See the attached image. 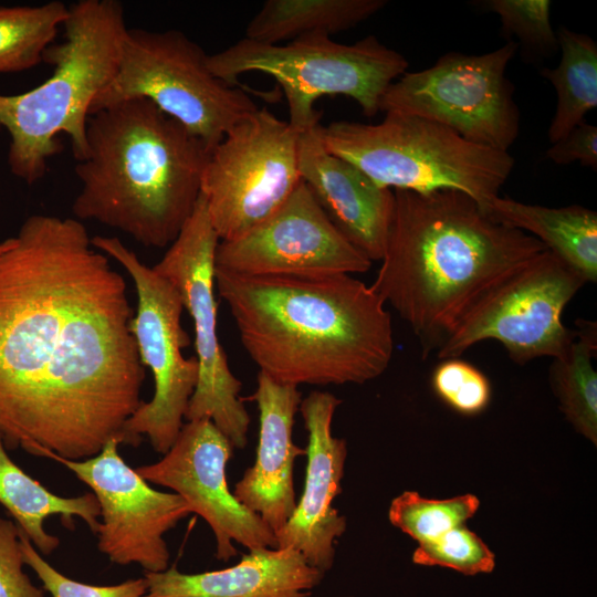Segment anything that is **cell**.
<instances>
[{
    "label": "cell",
    "instance_id": "cell-22",
    "mask_svg": "<svg viewBox=\"0 0 597 597\" xmlns=\"http://www.w3.org/2000/svg\"><path fill=\"white\" fill-rule=\"evenodd\" d=\"M0 504L14 519L21 532L42 554L49 555L60 545V540L48 533L44 521L60 515L63 524L74 528L73 517L82 519L97 534L101 509L93 492L75 498H63L49 491L42 483L27 474L7 452L0 436Z\"/></svg>",
    "mask_w": 597,
    "mask_h": 597
},
{
    "label": "cell",
    "instance_id": "cell-8",
    "mask_svg": "<svg viewBox=\"0 0 597 597\" xmlns=\"http://www.w3.org/2000/svg\"><path fill=\"white\" fill-rule=\"evenodd\" d=\"M133 98H145L212 149L259 107L241 86L218 78L208 54L178 30L127 29L111 82L90 115Z\"/></svg>",
    "mask_w": 597,
    "mask_h": 597
},
{
    "label": "cell",
    "instance_id": "cell-35",
    "mask_svg": "<svg viewBox=\"0 0 597 597\" xmlns=\"http://www.w3.org/2000/svg\"><path fill=\"white\" fill-rule=\"evenodd\" d=\"M343 597H352V596H343Z\"/></svg>",
    "mask_w": 597,
    "mask_h": 597
},
{
    "label": "cell",
    "instance_id": "cell-15",
    "mask_svg": "<svg viewBox=\"0 0 597 597\" xmlns=\"http://www.w3.org/2000/svg\"><path fill=\"white\" fill-rule=\"evenodd\" d=\"M370 265L303 181L271 217L240 238L219 241L214 253L216 270L253 276L352 275Z\"/></svg>",
    "mask_w": 597,
    "mask_h": 597
},
{
    "label": "cell",
    "instance_id": "cell-31",
    "mask_svg": "<svg viewBox=\"0 0 597 597\" xmlns=\"http://www.w3.org/2000/svg\"><path fill=\"white\" fill-rule=\"evenodd\" d=\"M20 544L25 565L35 572L52 597H143L147 591L144 577L111 586H94L73 580L52 567L21 530Z\"/></svg>",
    "mask_w": 597,
    "mask_h": 597
},
{
    "label": "cell",
    "instance_id": "cell-17",
    "mask_svg": "<svg viewBox=\"0 0 597 597\" xmlns=\"http://www.w3.org/2000/svg\"><path fill=\"white\" fill-rule=\"evenodd\" d=\"M342 400L328 391L313 390L298 411L307 432L304 489L293 514L275 533L277 547H291L321 573L335 561L337 540L345 533L346 517L333 506L342 493L347 444L332 432L334 413Z\"/></svg>",
    "mask_w": 597,
    "mask_h": 597
},
{
    "label": "cell",
    "instance_id": "cell-33",
    "mask_svg": "<svg viewBox=\"0 0 597 597\" xmlns=\"http://www.w3.org/2000/svg\"><path fill=\"white\" fill-rule=\"evenodd\" d=\"M546 157L557 165H568L576 160L582 166L597 168V127L582 123L566 136L552 144Z\"/></svg>",
    "mask_w": 597,
    "mask_h": 597
},
{
    "label": "cell",
    "instance_id": "cell-19",
    "mask_svg": "<svg viewBox=\"0 0 597 597\" xmlns=\"http://www.w3.org/2000/svg\"><path fill=\"white\" fill-rule=\"evenodd\" d=\"M259 409V442L253 465L234 484L238 501L274 532L289 521L296 506L294 461L306 450L293 441V426L302 394L259 371L250 397Z\"/></svg>",
    "mask_w": 597,
    "mask_h": 597
},
{
    "label": "cell",
    "instance_id": "cell-23",
    "mask_svg": "<svg viewBox=\"0 0 597 597\" xmlns=\"http://www.w3.org/2000/svg\"><path fill=\"white\" fill-rule=\"evenodd\" d=\"M385 0H266L245 28L249 40L281 44L285 40L346 31L377 13Z\"/></svg>",
    "mask_w": 597,
    "mask_h": 597
},
{
    "label": "cell",
    "instance_id": "cell-25",
    "mask_svg": "<svg viewBox=\"0 0 597 597\" xmlns=\"http://www.w3.org/2000/svg\"><path fill=\"white\" fill-rule=\"evenodd\" d=\"M597 350V325L579 321L565 354L553 359L551 379L561 408L575 430L596 444L597 375L593 356Z\"/></svg>",
    "mask_w": 597,
    "mask_h": 597
},
{
    "label": "cell",
    "instance_id": "cell-12",
    "mask_svg": "<svg viewBox=\"0 0 597 597\" xmlns=\"http://www.w3.org/2000/svg\"><path fill=\"white\" fill-rule=\"evenodd\" d=\"M219 241L200 193L192 214L153 269L178 291L193 324L199 375L185 420H212L233 449L242 450L250 416L240 397L241 381L230 369L217 331L214 253Z\"/></svg>",
    "mask_w": 597,
    "mask_h": 597
},
{
    "label": "cell",
    "instance_id": "cell-21",
    "mask_svg": "<svg viewBox=\"0 0 597 597\" xmlns=\"http://www.w3.org/2000/svg\"><path fill=\"white\" fill-rule=\"evenodd\" d=\"M482 210L492 220L536 238L585 283L596 282V211L577 205L562 208L527 205L500 196Z\"/></svg>",
    "mask_w": 597,
    "mask_h": 597
},
{
    "label": "cell",
    "instance_id": "cell-27",
    "mask_svg": "<svg viewBox=\"0 0 597 597\" xmlns=\"http://www.w3.org/2000/svg\"><path fill=\"white\" fill-rule=\"evenodd\" d=\"M479 506L480 501L473 494L436 500L406 491L391 501L388 517L394 526L420 544L464 525Z\"/></svg>",
    "mask_w": 597,
    "mask_h": 597
},
{
    "label": "cell",
    "instance_id": "cell-24",
    "mask_svg": "<svg viewBox=\"0 0 597 597\" xmlns=\"http://www.w3.org/2000/svg\"><path fill=\"white\" fill-rule=\"evenodd\" d=\"M561 62L555 69H542L541 75L556 91L557 104L548 127L553 144L585 122L597 106V44L584 33L562 27L557 31Z\"/></svg>",
    "mask_w": 597,
    "mask_h": 597
},
{
    "label": "cell",
    "instance_id": "cell-1",
    "mask_svg": "<svg viewBox=\"0 0 597 597\" xmlns=\"http://www.w3.org/2000/svg\"><path fill=\"white\" fill-rule=\"evenodd\" d=\"M124 276L75 218L33 214L0 253V436L7 450L86 460L143 404Z\"/></svg>",
    "mask_w": 597,
    "mask_h": 597
},
{
    "label": "cell",
    "instance_id": "cell-6",
    "mask_svg": "<svg viewBox=\"0 0 597 597\" xmlns=\"http://www.w3.org/2000/svg\"><path fill=\"white\" fill-rule=\"evenodd\" d=\"M325 148L378 185L415 192L457 190L483 209L514 167L507 153L467 140L437 122L387 112L379 124L337 121L321 125Z\"/></svg>",
    "mask_w": 597,
    "mask_h": 597
},
{
    "label": "cell",
    "instance_id": "cell-16",
    "mask_svg": "<svg viewBox=\"0 0 597 597\" xmlns=\"http://www.w3.org/2000/svg\"><path fill=\"white\" fill-rule=\"evenodd\" d=\"M233 450L212 420L202 418L184 423L163 459L135 469L147 482L171 489L208 523L216 557L223 562L238 554L233 542L248 549L277 547L274 532L229 490L227 464Z\"/></svg>",
    "mask_w": 597,
    "mask_h": 597
},
{
    "label": "cell",
    "instance_id": "cell-18",
    "mask_svg": "<svg viewBox=\"0 0 597 597\" xmlns=\"http://www.w3.org/2000/svg\"><path fill=\"white\" fill-rule=\"evenodd\" d=\"M298 170L333 224L371 262L381 260L394 212V191L331 154L321 124L298 137Z\"/></svg>",
    "mask_w": 597,
    "mask_h": 597
},
{
    "label": "cell",
    "instance_id": "cell-11",
    "mask_svg": "<svg viewBox=\"0 0 597 597\" xmlns=\"http://www.w3.org/2000/svg\"><path fill=\"white\" fill-rule=\"evenodd\" d=\"M517 46L510 41L480 55L449 52L428 69L406 72L388 86L379 112L417 115L507 151L520 129L514 85L505 74Z\"/></svg>",
    "mask_w": 597,
    "mask_h": 597
},
{
    "label": "cell",
    "instance_id": "cell-30",
    "mask_svg": "<svg viewBox=\"0 0 597 597\" xmlns=\"http://www.w3.org/2000/svg\"><path fill=\"white\" fill-rule=\"evenodd\" d=\"M436 394L462 415L483 411L491 398L488 378L473 365L459 358L443 359L432 374Z\"/></svg>",
    "mask_w": 597,
    "mask_h": 597
},
{
    "label": "cell",
    "instance_id": "cell-13",
    "mask_svg": "<svg viewBox=\"0 0 597 597\" xmlns=\"http://www.w3.org/2000/svg\"><path fill=\"white\" fill-rule=\"evenodd\" d=\"M584 284L575 271L545 250L493 286L437 355L442 360L459 358L473 345L495 339L521 365L537 357L559 358L573 338L562 313Z\"/></svg>",
    "mask_w": 597,
    "mask_h": 597
},
{
    "label": "cell",
    "instance_id": "cell-20",
    "mask_svg": "<svg viewBox=\"0 0 597 597\" xmlns=\"http://www.w3.org/2000/svg\"><path fill=\"white\" fill-rule=\"evenodd\" d=\"M324 575L294 548L260 547L223 569L186 574L172 565L145 573L143 597H311Z\"/></svg>",
    "mask_w": 597,
    "mask_h": 597
},
{
    "label": "cell",
    "instance_id": "cell-14",
    "mask_svg": "<svg viewBox=\"0 0 597 597\" xmlns=\"http://www.w3.org/2000/svg\"><path fill=\"white\" fill-rule=\"evenodd\" d=\"M108 441L86 460L56 459L92 489L102 523L97 547L117 565L138 564L145 573L166 570L170 553L164 535L191 512L176 493L160 492L130 468Z\"/></svg>",
    "mask_w": 597,
    "mask_h": 597
},
{
    "label": "cell",
    "instance_id": "cell-5",
    "mask_svg": "<svg viewBox=\"0 0 597 597\" xmlns=\"http://www.w3.org/2000/svg\"><path fill=\"white\" fill-rule=\"evenodd\" d=\"M64 41L51 44L43 62L52 75L20 94H0V126L10 136L8 164L28 185L45 175L60 154V134L70 137L74 158L87 150L86 125L93 101L116 73L127 31L116 0H81L69 7Z\"/></svg>",
    "mask_w": 597,
    "mask_h": 597
},
{
    "label": "cell",
    "instance_id": "cell-34",
    "mask_svg": "<svg viewBox=\"0 0 597 597\" xmlns=\"http://www.w3.org/2000/svg\"><path fill=\"white\" fill-rule=\"evenodd\" d=\"M11 243V238H8L0 242V253L3 252Z\"/></svg>",
    "mask_w": 597,
    "mask_h": 597
},
{
    "label": "cell",
    "instance_id": "cell-28",
    "mask_svg": "<svg viewBox=\"0 0 597 597\" xmlns=\"http://www.w3.org/2000/svg\"><path fill=\"white\" fill-rule=\"evenodd\" d=\"M412 562L425 566L448 567L464 575L490 573L495 565L492 551L464 525L420 543L412 554Z\"/></svg>",
    "mask_w": 597,
    "mask_h": 597
},
{
    "label": "cell",
    "instance_id": "cell-2",
    "mask_svg": "<svg viewBox=\"0 0 597 597\" xmlns=\"http://www.w3.org/2000/svg\"><path fill=\"white\" fill-rule=\"evenodd\" d=\"M240 341L259 371L293 385L364 384L394 352L391 316L349 274L253 276L214 269Z\"/></svg>",
    "mask_w": 597,
    "mask_h": 597
},
{
    "label": "cell",
    "instance_id": "cell-26",
    "mask_svg": "<svg viewBox=\"0 0 597 597\" xmlns=\"http://www.w3.org/2000/svg\"><path fill=\"white\" fill-rule=\"evenodd\" d=\"M67 15L69 7L61 1L0 7V74L22 72L43 62Z\"/></svg>",
    "mask_w": 597,
    "mask_h": 597
},
{
    "label": "cell",
    "instance_id": "cell-4",
    "mask_svg": "<svg viewBox=\"0 0 597 597\" xmlns=\"http://www.w3.org/2000/svg\"><path fill=\"white\" fill-rule=\"evenodd\" d=\"M75 174L77 220H95L144 247H169L192 214L210 149L145 98L87 118Z\"/></svg>",
    "mask_w": 597,
    "mask_h": 597
},
{
    "label": "cell",
    "instance_id": "cell-7",
    "mask_svg": "<svg viewBox=\"0 0 597 597\" xmlns=\"http://www.w3.org/2000/svg\"><path fill=\"white\" fill-rule=\"evenodd\" d=\"M211 72L232 86L243 73L261 72L276 80L286 98L289 123L302 133L320 124L314 108L322 96L353 98L370 117L379 112L388 86L400 77L408 61L374 35L342 44L313 33L285 44H265L243 38L208 55Z\"/></svg>",
    "mask_w": 597,
    "mask_h": 597
},
{
    "label": "cell",
    "instance_id": "cell-29",
    "mask_svg": "<svg viewBox=\"0 0 597 597\" xmlns=\"http://www.w3.org/2000/svg\"><path fill=\"white\" fill-rule=\"evenodd\" d=\"M501 19V31L515 35L528 51L545 55L558 48L549 0H486L481 4Z\"/></svg>",
    "mask_w": 597,
    "mask_h": 597
},
{
    "label": "cell",
    "instance_id": "cell-3",
    "mask_svg": "<svg viewBox=\"0 0 597 597\" xmlns=\"http://www.w3.org/2000/svg\"><path fill=\"white\" fill-rule=\"evenodd\" d=\"M392 191V218L371 287L409 324L426 358L493 286L547 249L492 220L463 192Z\"/></svg>",
    "mask_w": 597,
    "mask_h": 597
},
{
    "label": "cell",
    "instance_id": "cell-10",
    "mask_svg": "<svg viewBox=\"0 0 597 597\" xmlns=\"http://www.w3.org/2000/svg\"><path fill=\"white\" fill-rule=\"evenodd\" d=\"M300 132L259 108L237 123L209 154L200 193L220 241L271 217L302 182Z\"/></svg>",
    "mask_w": 597,
    "mask_h": 597
},
{
    "label": "cell",
    "instance_id": "cell-32",
    "mask_svg": "<svg viewBox=\"0 0 597 597\" xmlns=\"http://www.w3.org/2000/svg\"><path fill=\"white\" fill-rule=\"evenodd\" d=\"M19 526L0 517V597H44L23 572Z\"/></svg>",
    "mask_w": 597,
    "mask_h": 597
},
{
    "label": "cell",
    "instance_id": "cell-9",
    "mask_svg": "<svg viewBox=\"0 0 597 597\" xmlns=\"http://www.w3.org/2000/svg\"><path fill=\"white\" fill-rule=\"evenodd\" d=\"M92 245L118 262L134 282L137 308L130 331L140 363L154 377L153 398L143 401L126 421L123 443L137 447L146 436L153 449L165 454L184 426L199 375L197 358H185L181 350L190 345L181 325L182 301L164 276L144 264L119 239L95 235Z\"/></svg>",
    "mask_w": 597,
    "mask_h": 597
}]
</instances>
